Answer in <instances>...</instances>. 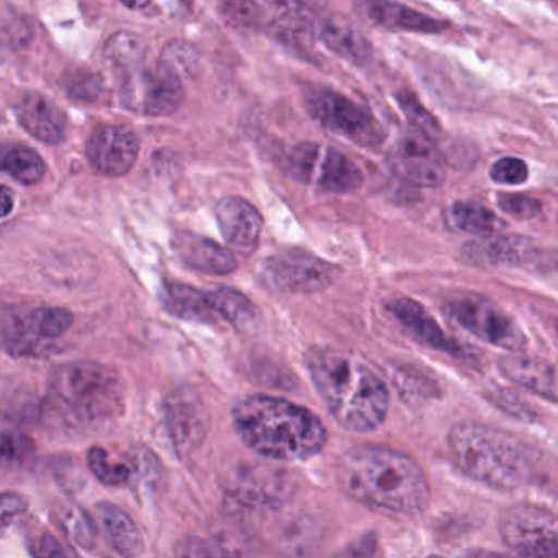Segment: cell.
Wrapping results in <instances>:
<instances>
[{"instance_id": "d6986e66", "label": "cell", "mask_w": 558, "mask_h": 558, "mask_svg": "<svg viewBox=\"0 0 558 558\" xmlns=\"http://www.w3.org/2000/svg\"><path fill=\"white\" fill-rule=\"evenodd\" d=\"M17 117L21 125L38 142L58 145L66 135V117L57 104L41 94L31 93L22 97Z\"/></svg>"}, {"instance_id": "6da1fadb", "label": "cell", "mask_w": 558, "mask_h": 558, "mask_svg": "<svg viewBox=\"0 0 558 558\" xmlns=\"http://www.w3.org/2000/svg\"><path fill=\"white\" fill-rule=\"evenodd\" d=\"M339 488L355 501L395 515H416L429 506L430 486L420 463L381 444H359L336 463Z\"/></svg>"}, {"instance_id": "7a4b0ae2", "label": "cell", "mask_w": 558, "mask_h": 558, "mask_svg": "<svg viewBox=\"0 0 558 558\" xmlns=\"http://www.w3.org/2000/svg\"><path fill=\"white\" fill-rule=\"evenodd\" d=\"M447 447L460 472L489 488L514 492L548 478L547 457L541 449L489 424H453Z\"/></svg>"}, {"instance_id": "e0dca14e", "label": "cell", "mask_w": 558, "mask_h": 558, "mask_svg": "<svg viewBox=\"0 0 558 558\" xmlns=\"http://www.w3.org/2000/svg\"><path fill=\"white\" fill-rule=\"evenodd\" d=\"M107 544L123 558H136L145 550V538L129 512L113 502H97L93 514Z\"/></svg>"}, {"instance_id": "ba28073f", "label": "cell", "mask_w": 558, "mask_h": 558, "mask_svg": "<svg viewBox=\"0 0 558 558\" xmlns=\"http://www.w3.org/2000/svg\"><path fill=\"white\" fill-rule=\"evenodd\" d=\"M444 312L460 328L488 344L511 352L527 348V338L518 323L485 296L476 293L453 296L444 305Z\"/></svg>"}, {"instance_id": "f1b7e54d", "label": "cell", "mask_w": 558, "mask_h": 558, "mask_svg": "<svg viewBox=\"0 0 558 558\" xmlns=\"http://www.w3.org/2000/svg\"><path fill=\"white\" fill-rule=\"evenodd\" d=\"M28 329L35 338L48 344L70 331L74 323L73 313L60 306H44L35 308L25 316Z\"/></svg>"}, {"instance_id": "52a82bcc", "label": "cell", "mask_w": 558, "mask_h": 558, "mask_svg": "<svg viewBox=\"0 0 558 558\" xmlns=\"http://www.w3.org/2000/svg\"><path fill=\"white\" fill-rule=\"evenodd\" d=\"M283 172L303 182H315L322 191L349 194L364 184L361 168L338 149L316 143H300L283 155Z\"/></svg>"}, {"instance_id": "b9f144b4", "label": "cell", "mask_w": 558, "mask_h": 558, "mask_svg": "<svg viewBox=\"0 0 558 558\" xmlns=\"http://www.w3.org/2000/svg\"><path fill=\"white\" fill-rule=\"evenodd\" d=\"M515 397L508 393L496 395L493 397V401L498 404L499 408L506 411L508 414H512V416L518 417V420H532V411L529 410V407H525L521 401H515Z\"/></svg>"}, {"instance_id": "836d02e7", "label": "cell", "mask_w": 558, "mask_h": 558, "mask_svg": "<svg viewBox=\"0 0 558 558\" xmlns=\"http://www.w3.org/2000/svg\"><path fill=\"white\" fill-rule=\"evenodd\" d=\"M175 558H236L223 544L211 538L185 535L175 544Z\"/></svg>"}, {"instance_id": "603a6c76", "label": "cell", "mask_w": 558, "mask_h": 558, "mask_svg": "<svg viewBox=\"0 0 558 558\" xmlns=\"http://www.w3.org/2000/svg\"><path fill=\"white\" fill-rule=\"evenodd\" d=\"M161 302L172 316L185 322L215 323L218 318L208 292H202L185 283H165L161 289Z\"/></svg>"}, {"instance_id": "7c38bea8", "label": "cell", "mask_w": 558, "mask_h": 558, "mask_svg": "<svg viewBox=\"0 0 558 558\" xmlns=\"http://www.w3.org/2000/svg\"><path fill=\"white\" fill-rule=\"evenodd\" d=\"M165 421L175 453L187 459L201 449L210 430V414L197 391L179 387L165 398Z\"/></svg>"}, {"instance_id": "8d00e7d4", "label": "cell", "mask_w": 558, "mask_h": 558, "mask_svg": "<svg viewBox=\"0 0 558 558\" xmlns=\"http://www.w3.org/2000/svg\"><path fill=\"white\" fill-rule=\"evenodd\" d=\"M498 205L502 211L518 220H531L542 211L541 202L524 194H499Z\"/></svg>"}, {"instance_id": "484cf974", "label": "cell", "mask_w": 558, "mask_h": 558, "mask_svg": "<svg viewBox=\"0 0 558 558\" xmlns=\"http://www.w3.org/2000/svg\"><path fill=\"white\" fill-rule=\"evenodd\" d=\"M0 171L24 185H35L45 178L47 165L35 149L24 145H0Z\"/></svg>"}, {"instance_id": "9a60e30c", "label": "cell", "mask_w": 558, "mask_h": 558, "mask_svg": "<svg viewBox=\"0 0 558 558\" xmlns=\"http://www.w3.org/2000/svg\"><path fill=\"white\" fill-rule=\"evenodd\" d=\"M463 257L489 267H532L541 263V251L532 241L518 236H489L465 244Z\"/></svg>"}, {"instance_id": "4dcf8cb0", "label": "cell", "mask_w": 558, "mask_h": 558, "mask_svg": "<svg viewBox=\"0 0 558 558\" xmlns=\"http://www.w3.org/2000/svg\"><path fill=\"white\" fill-rule=\"evenodd\" d=\"M37 447L32 437L19 430H0V469L21 470L31 465Z\"/></svg>"}, {"instance_id": "277c9868", "label": "cell", "mask_w": 558, "mask_h": 558, "mask_svg": "<svg viewBox=\"0 0 558 558\" xmlns=\"http://www.w3.org/2000/svg\"><path fill=\"white\" fill-rule=\"evenodd\" d=\"M306 368L332 420L355 434L374 433L387 420V384L364 362L332 348H313Z\"/></svg>"}, {"instance_id": "83f0119b", "label": "cell", "mask_w": 558, "mask_h": 558, "mask_svg": "<svg viewBox=\"0 0 558 558\" xmlns=\"http://www.w3.org/2000/svg\"><path fill=\"white\" fill-rule=\"evenodd\" d=\"M450 217L457 230L475 236L489 238L505 228V221L495 211L473 202H457L450 208Z\"/></svg>"}, {"instance_id": "d6a6232c", "label": "cell", "mask_w": 558, "mask_h": 558, "mask_svg": "<svg viewBox=\"0 0 558 558\" xmlns=\"http://www.w3.org/2000/svg\"><path fill=\"white\" fill-rule=\"evenodd\" d=\"M132 466V483L142 489H153L161 480V463L146 447H135L126 456Z\"/></svg>"}, {"instance_id": "74e56055", "label": "cell", "mask_w": 558, "mask_h": 558, "mask_svg": "<svg viewBox=\"0 0 558 558\" xmlns=\"http://www.w3.org/2000/svg\"><path fill=\"white\" fill-rule=\"evenodd\" d=\"M66 90L71 97L77 100H94L102 89L100 77L87 71H76L64 80Z\"/></svg>"}, {"instance_id": "30bf717a", "label": "cell", "mask_w": 558, "mask_h": 558, "mask_svg": "<svg viewBox=\"0 0 558 558\" xmlns=\"http://www.w3.org/2000/svg\"><path fill=\"white\" fill-rule=\"evenodd\" d=\"M499 537L515 557L558 555V525L554 512L537 505H515L499 514Z\"/></svg>"}, {"instance_id": "ffe728a7", "label": "cell", "mask_w": 558, "mask_h": 558, "mask_svg": "<svg viewBox=\"0 0 558 558\" xmlns=\"http://www.w3.org/2000/svg\"><path fill=\"white\" fill-rule=\"evenodd\" d=\"M499 371L508 380L531 393L557 403V374L554 365L541 359L522 354L506 355L499 361Z\"/></svg>"}, {"instance_id": "8992f818", "label": "cell", "mask_w": 558, "mask_h": 558, "mask_svg": "<svg viewBox=\"0 0 558 558\" xmlns=\"http://www.w3.org/2000/svg\"><path fill=\"white\" fill-rule=\"evenodd\" d=\"M48 397L54 410L77 426H102L125 410L119 374L99 362L58 367L48 381Z\"/></svg>"}, {"instance_id": "1f68e13d", "label": "cell", "mask_w": 558, "mask_h": 558, "mask_svg": "<svg viewBox=\"0 0 558 558\" xmlns=\"http://www.w3.org/2000/svg\"><path fill=\"white\" fill-rule=\"evenodd\" d=\"M221 14L228 24L246 31H269L272 24V5L256 2H227L221 5Z\"/></svg>"}, {"instance_id": "5bb4252c", "label": "cell", "mask_w": 558, "mask_h": 558, "mask_svg": "<svg viewBox=\"0 0 558 558\" xmlns=\"http://www.w3.org/2000/svg\"><path fill=\"white\" fill-rule=\"evenodd\" d=\"M138 151V136L125 125L99 126L94 130L86 146L90 166L109 178H119L132 171Z\"/></svg>"}, {"instance_id": "7bdbcfd3", "label": "cell", "mask_w": 558, "mask_h": 558, "mask_svg": "<svg viewBox=\"0 0 558 558\" xmlns=\"http://www.w3.org/2000/svg\"><path fill=\"white\" fill-rule=\"evenodd\" d=\"M15 195L11 189L0 185V218L9 217L14 210Z\"/></svg>"}, {"instance_id": "9c48e42d", "label": "cell", "mask_w": 558, "mask_h": 558, "mask_svg": "<svg viewBox=\"0 0 558 558\" xmlns=\"http://www.w3.org/2000/svg\"><path fill=\"white\" fill-rule=\"evenodd\" d=\"M306 110L323 129L355 143L357 146H378L385 140V132L371 110L352 102L349 97L336 90H310L305 99Z\"/></svg>"}, {"instance_id": "5b68a950", "label": "cell", "mask_w": 558, "mask_h": 558, "mask_svg": "<svg viewBox=\"0 0 558 558\" xmlns=\"http://www.w3.org/2000/svg\"><path fill=\"white\" fill-rule=\"evenodd\" d=\"M106 61L116 76L120 102L130 112L171 116L184 102L181 77L162 61L151 66L148 48L138 35L120 32L110 37Z\"/></svg>"}, {"instance_id": "bcb514c9", "label": "cell", "mask_w": 558, "mask_h": 558, "mask_svg": "<svg viewBox=\"0 0 558 558\" xmlns=\"http://www.w3.org/2000/svg\"><path fill=\"white\" fill-rule=\"evenodd\" d=\"M429 558H442V557H439V555H430Z\"/></svg>"}, {"instance_id": "7402d4cb", "label": "cell", "mask_w": 558, "mask_h": 558, "mask_svg": "<svg viewBox=\"0 0 558 558\" xmlns=\"http://www.w3.org/2000/svg\"><path fill=\"white\" fill-rule=\"evenodd\" d=\"M365 14L374 24L388 31L411 32V34H439L446 31L444 22L393 2L367 4Z\"/></svg>"}, {"instance_id": "f35d334b", "label": "cell", "mask_w": 558, "mask_h": 558, "mask_svg": "<svg viewBox=\"0 0 558 558\" xmlns=\"http://www.w3.org/2000/svg\"><path fill=\"white\" fill-rule=\"evenodd\" d=\"M28 508L31 505L25 496L14 492L0 493V537L28 511Z\"/></svg>"}, {"instance_id": "d590c367", "label": "cell", "mask_w": 558, "mask_h": 558, "mask_svg": "<svg viewBox=\"0 0 558 558\" xmlns=\"http://www.w3.org/2000/svg\"><path fill=\"white\" fill-rule=\"evenodd\" d=\"M489 178L498 184H524L529 179V168L522 159L501 158L489 169Z\"/></svg>"}, {"instance_id": "60d3db41", "label": "cell", "mask_w": 558, "mask_h": 558, "mask_svg": "<svg viewBox=\"0 0 558 558\" xmlns=\"http://www.w3.org/2000/svg\"><path fill=\"white\" fill-rule=\"evenodd\" d=\"M31 551L34 558H76V555L71 554L70 548L61 544L50 532H41L32 538Z\"/></svg>"}, {"instance_id": "f6af8a7d", "label": "cell", "mask_w": 558, "mask_h": 558, "mask_svg": "<svg viewBox=\"0 0 558 558\" xmlns=\"http://www.w3.org/2000/svg\"><path fill=\"white\" fill-rule=\"evenodd\" d=\"M515 558H558V555H532V557H515Z\"/></svg>"}, {"instance_id": "8fae6325", "label": "cell", "mask_w": 558, "mask_h": 558, "mask_svg": "<svg viewBox=\"0 0 558 558\" xmlns=\"http://www.w3.org/2000/svg\"><path fill=\"white\" fill-rule=\"evenodd\" d=\"M338 274L335 264L302 250L280 251L263 266L264 282L283 293L323 292L336 282Z\"/></svg>"}, {"instance_id": "3957f363", "label": "cell", "mask_w": 558, "mask_h": 558, "mask_svg": "<svg viewBox=\"0 0 558 558\" xmlns=\"http://www.w3.org/2000/svg\"><path fill=\"white\" fill-rule=\"evenodd\" d=\"M234 429L247 449L277 462H303L328 442L323 421L308 408L269 395L241 398L231 410Z\"/></svg>"}, {"instance_id": "cb8c5ba5", "label": "cell", "mask_w": 558, "mask_h": 558, "mask_svg": "<svg viewBox=\"0 0 558 558\" xmlns=\"http://www.w3.org/2000/svg\"><path fill=\"white\" fill-rule=\"evenodd\" d=\"M316 37L339 57L351 63L362 64L371 58V45L365 40L364 35L359 34L354 27L336 19H315L313 27Z\"/></svg>"}, {"instance_id": "4316f807", "label": "cell", "mask_w": 558, "mask_h": 558, "mask_svg": "<svg viewBox=\"0 0 558 558\" xmlns=\"http://www.w3.org/2000/svg\"><path fill=\"white\" fill-rule=\"evenodd\" d=\"M208 296L218 318L225 319L238 329L256 326L259 313L244 293L230 287H218L214 292H208Z\"/></svg>"}, {"instance_id": "2e32d148", "label": "cell", "mask_w": 558, "mask_h": 558, "mask_svg": "<svg viewBox=\"0 0 558 558\" xmlns=\"http://www.w3.org/2000/svg\"><path fill=\"white\" fill-rule=\"evenodd\" d=\"M218 228L225 241L243 253H251L259 243L263 215L250 202L241 197H225L217 205Z\"/></svg>"}, {"instance_id": "ee69618b", "label": "cell", "mask_w": 558, "mask_h": 558, "mask_svg": "<svg viewBox=\"0 0 558 558\" xmlns=\"http://www.w3.org/2000/svg\"><path fill=\"white\" fill-rule=\"evenodd\" d=\"M457 558H506L499 551L486 550V548H473V550L463 551Z\"/></svg>"}, {"instance_id": "44dd1931", "label": "cell", "mask_w": 558, "mask_h": 558, "mask_svg": "<svg viewBox=\"0 0 558 558\" xmlns=\"http://www.w3.org/2000/svg\"><path fill=\"white\" fill-rule=\"evenodd\" d=\"M174 246L181 259L198 272L227 276L238 269L234 254L208 238L189 233L179 234Z\"/></svg>"}, {"instance_id": "e575fe53", "label": "cell", "mask_w": 558, "mask_h": 558, "mask_svg": "<svg viewBox=\"0 0 558 558\" xmlns=\"http://www.w3.org/2000/svg\"><path fill=\"white\" fill-rule=\"evenodd\" d=\"M400 107L407 113L413 129L420 130V132H423L424 135L433 140L439 135V123L417 102L416 97L403 94V96H400Z\"/></svg>"}, {"instance_id": "d4e9b609", "label": "cell", "mask_w": 558, "mask_h": 558, "mask_svg": "<svg viewBox=\"0 0 558 558\" xmlns=\"http://www.w3.org/2000/svg\"><path fill=\"white\" fill-rule=\"evenodd\" d=\"M0 344L17 357L44 355L48 344L32 335L25 316L19 315L11 306L0 303Z\"/></svg>"}, {"instance_id": "ab89813d", "label": "cell", "mask_w": 558, "mask_h": 558, "mask_svg": "<svg viewBox=\"0 0 558 558\" xmlns=\"http://www.w3.org/2000/svg\"><path fill=\"white\" fill-rule=\"evenodd\" d=\"M161 61L181 77L182 73H191L192 68H195L197 54L189 45L175 41V44H169L166 50L162 51Z\"/></svg>"}, {"instance_id": "f546056e", "label": "cell", "mask_w": 558, "mask_h": 558, "mask_svg": "<svg viewBox=\"0 0 558 558\" xmlns=\"http://www.w3.org/2000/svg\"><path fill=\"white\" fill-rule=\"evenodd\" d=\"M87 465L93 475L107 486H123L132 483V466L129 460L113 459L112 453L104 447H90Z\"/></svg>"}, {"instance_id": "4fadbf2b", "label": "cell", "mask_w": 558, "mask_h": 558, "mask_svg": "<svg viewBox=\"0 0 558 558\" xmlns=\"http://www.w3.org/2000/svg\"><path fill=\"white\" fill-rule=\"evenodd\" d=\"M391 168L403 181L417 187H439L447 175L446 158L434 140L413 126L395 143Z\"/></svg>"}, {"instance_id": "ac0fdd59", "label": "cell", "mask_w": 558, "mask_h": 558, "mask_svg": "<svg viewBox=\"0 0 558 558\" xmlns=\"http://www.w3.org/2000/svg\"><path fill=\"white\" fill-rule=\"evenodd\" d=\"M388 310L417 341L436 349V351L447 352L450 355H462V345L444 332L434 316L421 303L401 296V299L391 300L388 303Z\"/></svg>"}]
</instances>
